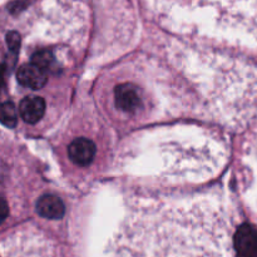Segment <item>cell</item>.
<instances>
[{
	"mask_svg": "<svg viewBox=\"0 0 257 257\" xmlns=\"http://www.w3.org/2000/svg\"><path fill=\"white\" fill-rule=\"evenodd\" d=\"M109 257H257V228L217 195L138 198L108 242Z\"/></svg>",
	"mask_w": 257,
	"mask_h": 257,
	"instance_id": "cell-1",
	"label": "cell"
},
{
	"mask_svg": "<svg viewBox=\"0 0 257 257\" xmlns=\"http://www.w3.org/2000/svg\"><path fill=\"white\" fill-rule=\"evenodd\" d=\"M203 62V94L211 112L233 128L256 123L257 59L211 53Z\"/></svg>",
	"mask_w": 257,
	"mask_h": 257,
	"instance_id": "cell-2",
	"label": "cell"
},
{
	"mask_svg": "<svg viewBox=\"0 0 257 257\" xmlns=\"http://www.w3.org/2000/svg\"><path fill=\"white\" fill-rule=\"evenodd\" d=\"M227 160L225 145L210 135L193 136L168 143L165 168L175 180H207L222 168Z\"/></svg>",
	"mask_w": 257,
	"mask_h": 257,
	"instance_id": "cell-3",
	"label": "cell"
},
{
	"mask_svg": "<svg viewBox=\"0 0 257 257\" xmlns=\"http://www.w3.org/2000/svg\"><path fill=\"white\" fill-rule=\"evenodd\" d=\"M211 7L223 37L257 50V0H211Z\"/></svg>",
	"mask_w": 257,
	"mask_h": 257,
	"instance_id": "cell-4",
	"label": "cell"
},
{
	"mask_svg": "<svg viewBox=\"0 0 257 257\" xmlns=\"http://www.w3.org/2000/svg\"><path fill=\"white\" fill-rule=\"evenodd\" d=\"M115 105L119 110L133 114L142 107V98L137 88L132 84H120L114 92Z\"/></svg>",
	"mask_w": 257,
	"mask_h": 257,
	"instance_id": "cell-5",
	"label": "cell"
},
{
	"mask_svg": "<svg viewBox=\"0 0 257 257\" xmlns=\"http://www.w3.org/2000/svg\"><path fill=\"white\" fill-rule=\"evenodd\" d=\"M95 145L88 138H77L70 143L68 148L69 158L78 166H88L94 158Z\"/></svg>",
	"mask_w": 257,
	"mask_h": 257,
	"instance_id": "cell-6",
	"label": "cell"
},
{
	"mask_svg": "<svg viewBox=\"0 0 257 257\" xmlns=\"http://www.w3.org/2000/svg\"><path fill=\"white\" fill-rule=\"evenodd\" d=\"M17 78L20 84L30 89H40L44 87L48 80L47 72L33 63L22 65L18 69Z\"/></svg>",
	"mask_w": 257,
	"mask_h": 257,
	"instance_id": "cell-7",
	"label": "cell"
},
{
	"mask_svg": "<svg viewBox=\"0 0 257 257\" xmlns=\"http://www.w3.org/2000/svg\"><path fill=\"white\" fill-rule=\"evenodd\" d=\"M19 113L25 122L34 124L38 120L42 119V117L44 115L45 100L42 97H37V95L25 97L20 102Z\"/></svg>",
	"mask_w": 257,
	"mask_h": 257,
	"instance_id": "cell-8",
	"label": "cell"
},
{
	"mask_svg": "<svg viewBox=\"0 0 257 257\" xmlns=\"http://www.w3.org/2000/svg\"><path fill=\"white\" fill-rule=\"evenodd\" d=\"M37 212L48 220H59L64 216L65 206L57 196L44 195L38 200Z\"/></svg>",
	"mask_w": 257,
	"mask_h": 257,
	"instance_id": "cell-9",
	"label": "cell"
},
{
	"mask_svg": "<svg viewBox=\"0 0 257 257\" xmlns=\"http://www.w3.org/2000/svg\"><path fill=\"white\" fill-rule=\"evenodd\" d=\"M0 123L8 128H14L18 123L17 108L13 103H0Z\"/></svg>",
	"mask_w": 257,
	"mask_h": 257,
	"instance_id": "cell-10",
	"label": "cell"
},
{
	"mask_svg": "<svg viewBox=\"0 0 257 257\" xmlns=\"http://www.w3.org/2000/svg\"><path fill=\"white\" fill-rule=\"evenodd\" d=\"M30 63L38 65L39 68L44 69L45 72L52 68L53 63H54V55L52 54V52L48 49H39L32 55L30 58Z\"/></svg>",
	"mask_w": 257,
	"mask_h": 257,
	"instance_id": "cell-11",
	"label": "cell"
},
{
	"mask_svg": "<svg viewBox=\"0 0 257 257\" xmlns=\"http://www.w3.org/2000/svg\"><path fill=\"white\" fill-rule=\"evenodd\" d=\"M7 42H8V45H9L10 50L17 52L18 48H19V42H20L19 35H18L15 32H10L9 34H8Z\"/></svg>",
	"mask_w": 257,
	"mask_h": 257,
	"instance_id": "cell-12",
	"label": "cell"
},
{
	"mask_svg": "<svg viewBox=\"0 0 257 257\" xmlns=\"http://www.w3.org/2000/svg\"><path fill=\"white\" fill-rule=\"evenodd\" d=\"M9 215V208H8L7 201L3 197H0V225L5 221V218Z\"/></svg>",
	"mask_w": 257,
	"mask_h": 257,
	"instance_id": "cell-13",
	"label": "cell"
},
{
	"mask_svg": "<svg viewBox=\"0 0 257 257\" xmlns=\"http://www.w3.org/2000/svg\"><path fill=\"white\" fill-rule=\"evenodd\" d=\"M3 87V68L0 67V89Z\"/></svg>",
	"mask_w": 257,
	"mask_h": 257,
	"instance_id": "cell-14",
	"label": "cell"
}]
</instances>
